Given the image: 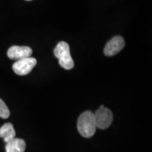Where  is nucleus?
Here are the masks:
<instances>
[{"instance_id": "10", "label": "nucleus", "mask_w": 152, "mask_h": 152, "mask_svg": "<svg viewBox=\"0 0 152 152\" xmlns=\"http://www.w3.org/2000/svg\"><path fill=\"white\" fill-rule=\"evenodd\" d=\"M26 1H31V0H26Z\"/></svg>"}, {"instance_id": "3", "label": "nucleus", "mask_w": 152, "mask_h": 152, "mask_svg": "<svg viewBox=\"0 0 152 152\" xmlns=\"http://www.w3.org/2000/svg\"><path fill=\"white\" fill-rule=\"evenodd\" d=\"M95 122H96V128H99L101 130L108 128L113 122V113L109 109L104 107V106H101L94 113Z\"/></svg>"}, {"instance_id": "5", "label": "nucleus", "mask_w": 152, "mask_h": 152, "mask_svg": "<svg viewBox=\"0 0 152 152\" xmlns=\"http://www.w3.org/2000/svg\"><path fill=\"white\" fill-rule=\"evenodd\" d=\"M125 40L121 36H115L108 42L104 53L106 56H113L121 52L125 47Z\"/></svg>"}, {"instance_id": "4", "label": "nucleus", "mask_w": 152, "mask_h": 152, "mask_svg": "<svg viewBox=\"0 0 152 152\" xmlns=\"http://www.w3.org/2000/svg\"><path fill=\"white\" fill-rule=\"evenodd\" d=\"M37 64V60L33 57L23 58L17 61L13 64L14 73L18 75H26L31 72Z\"/></svg>"}, {"instance_id": "9", "label": "nucleus", "mask_w": 152, "mask_h": 152, "mask_svg": "<svg viewBox=\"0 0 152 152\" xmlns=\"http://www.w3.org/2000/svg\"><path fill=\"white\" fill-rule=\"evenodd\" d=\"M10 116V111L4 102L0 99V118L4 119H7Z\"/></svg>"}, {"instance_id": "6", "label": "nucleus", "mask_w": 152, "mask_h": 152, "mask_svg": "<svg viewBox=\"0 0 152 152\" xmlns=\"http://www.w3.org/2000/svg\"><path fill=\"white\" fill-rule=\"evenodd\" d=\"M32 54H33L32 49L26 46H12L9 49L7 52V55L9 58L17 61L30 57Z\"/></svg>"}, {"instance_id": "7", "label": "nucleus", "mask_w": 152, "mask_h": 152, "mask_svg": "<svg viewBox=\"0 0 152 152\" xmlns=\"http://www.w3.org/2000/svg\"><path fill=\"white\" fill-rule=\"evenodd\" d=\"M26 147V142L23 140L15 137L7 143L6 152H24Z\"/></svg>"}, {"instance_id": "8", "label": "nucleus", "mask_w": 152, "mask_h": 152, "mask_svg": "<svg viewBox=\"0 0 152 152\" xmlns=\"http://www.w3.org/2000/svg\"><path fill=\"white\" fill-rule=\"evenodd\" d=\"M15 137L16 132L11 123H5L2 127L0 128V137H2L6 143L14 139Z\"/></svg>"}, {"instance_id": "1", "label": "nucleus", "mask_w": 152, "mask_h": 152, "mask_svg": "<svg viewBox=\"0 0 152 152\" xmlns=\"http://www.w3.org/2000/svg\"><path fill=\"white\" fill-rule=\"evenodd\" d=\"M77 130L80 134L85 138H90L96 132V125L94 115L91 111H85L80 115L77 120Z\"/></svg>"}, {"instance_id": "2", "label": "nucleus", "mask_w": 152, "mask_h": 152, "mask_svg": "<svg viewBox=\"0 0 152 152\" xmlns=\"http://www.w3.org/2000/svg\"><path fill=\"white\" fill-rule=\"evenodd\" d=\"M55 56L58 59V64L63 68L71 70L74 67V61L70 52L69 45L65 42H60L54 50Z\"/></svg>"}]
</instances>
